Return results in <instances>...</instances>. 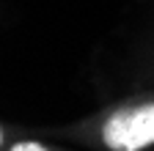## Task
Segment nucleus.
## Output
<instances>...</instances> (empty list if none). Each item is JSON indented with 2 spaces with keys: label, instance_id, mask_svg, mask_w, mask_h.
Segmentation results:
<instances>
[{
  "label": "nucleus",
  "instance_id": "20e7f679",
  "mask_svg": "<svg viewBox=\"0 0 154 151\" xmlns=\"http://www.w3.org/2000/svg\"><path fill=\"white\" fill-rule=\"evenodd\" d=\"M0 151H8V148H0Z\"/></svg>",
  "mask_w": 154,
  "mask_h": 151
},
{
  "label": "nucleus",
  "instance_id": "7ed1b4c3",
  "mask_svg": "<svg viewBox=\"0 0 154 151\" xmlns=\"http://www.w3.org/2000/svg\"><path fill=\"white\" fill-rule=\"evenodd\" d=\"M33 126H22V124H8V121H0V148H8L17 137L30 135Z\"/></svg>",
  "mask_w": 154,
  "mask_h": 151
},
{
  "label": "nucleus",
  "instance_id": "f257e3e1",
  "mask_svg": "<svg viewBox=\"0 0 154 151\" xmlns=\"http://www.w3.org/2000/svg\"><path fill=\"white\" fill-rule=\"evenodd\" d=\"M36 135L88 151H149L154 148V88L107 102L80 121L36 129Z\"/></svg>",
  "mask_w": 154,
  "mask_h": 151
},
{
  "label": "nucleus",
  "instance_id": "f03ea898",
  "mask_svg": "<svg viewBox=\"0 0 154 151\" xmlns=\"http://www.w3.org/2000/svg\"><path fill=\"white\" fill-rule=\"evenodd\" d=\"M8 151H74V148H66V146H58L52 143V137H44V135H36V129L30 132V135H22L17 137Z\"/></svg>",
  "mask_w": 154,
  "mask_h": 151
}]
</instances>
